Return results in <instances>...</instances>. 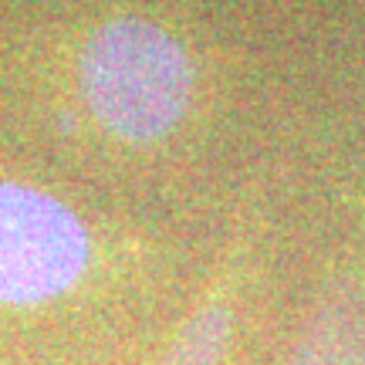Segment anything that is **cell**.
<instances>
[{"instance_id":"cell-1","label":"cell","mask_w":365,"mask_h":365,"mask_svg":"<svg viewBox=\"0 0 365 365\" xmlns=\"http://www.w3.org/2000/svg\"><path fill=\"white\" fill-rule=\"evenodd\" d=\"M193 68L176 38L143 17L102 24L81 54V91L108 132L132 143L176 125L190 102Z\"/></svg>"},{"instance_id":"cell-2","label":"cell","mask_w":365,"mask_h":365,"mask_svg":"<svg viewBox=\"0 0 365 365\" xmlns=\"http://www.w3.org/2000/svg\"><path fill=\"white\" fill-rule=\"evenodd\" d=\"M88 237L78 217L54 196L0 182V301L34 304L78 281Z\"/></svg>"},{"instance_id":"cell-3","label":"cell","mask_w":365,"mask_h":365,"mask_svg":"<svg viewBox=\"0 0 365 365\" xmlns=\"http://www.w3.org/2000/svg\"><path fill=\"white\" fill-rule=\"evenodd\" d=\"M287 365H365V284L341 281L314 308Z\"/></svg>"},{"instance_id":"cell-4","label":"cell","mask_w":365,"mask_h":365,"mask_svg":"<svg viewBox=\"0 0 365 365\" xmlns=\"http://www.w3.org/2000/svg\"><path fill=\"white\" fill-rule=\"evenodd\" d=\"M230 339V312L220 301H210L190 314L173 345L159 355L156 365H220Z\"/></svg>"}]
</instances>
